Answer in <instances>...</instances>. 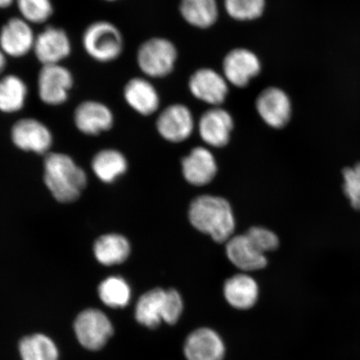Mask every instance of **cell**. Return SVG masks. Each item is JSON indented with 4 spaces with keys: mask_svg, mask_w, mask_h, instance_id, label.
Masks as SVG:
<instances>
[{
    "mask_svg": "<svg viewBox=\"0 0 360 360\" xmlns=\"http://www.w3.org/2000/svg\"><path fill=\"white\" fill-rule=\"evenodd\" d=\"M13 143L25 151L45 154L51 148L53 136L51 130L41 121L34 118L18 120L11 129Z\"/></svg>",
    "mask_w": 360,
    "mask_h": 360,
    "instance_id": "cell-13",
    "label": "cell"
},
{
    "mask_svg": "<svg viewBox=\"0 0 360 360\" xmlns=\"http://www.w3.org/2000/svg\"><path fill=\"white\" fill-rule=\"evenodd\" d=\"M71 51L70 39L64 30L47 26L36 35L33 52L42 66L60 65Z\"/></svg>",
    "mask_w": 360,
    "mask_h": 360,
    "instance_id": "cell-9",
    "label": "cell"
},
{
    "mask_svg": "<svg viewBox=\"0 0 360 360\" xmlns=\"http://www.w3.org/2000/svg\"><path fill=\"white\" fill-rule=\"evenodd\" d=\"M74 85V76L61 65H43L38 75V94L45 105H64Z\"/></svg>",
    "mask_w": 360,
    "mask_h": 360,
    "instance_id": "cell-6",
    "label": "cell"
},
{
    "mask_svg": "<svg viewBox=\"0 0 360 360\" xmlns=\"http://www.w3.org/2000/svg\"><path fill=\"white\" fill-rule=\"evenodd\" d=\"M184 300L176 290H166L164 323L175 326L179 321L184 312Z\"/></svg>",
    "mask_w": 360,
    "mask_h": 360,
    "instance_id": "cell-32",
    "label": "cell"
},
{
    "mask_svg": "<svg viewBox=\"0 0 360 360\" xmlns=\"http://www.w3.org/2000/svg\"><path fill=\"white\" fill-rule=\"evenodd\" d=\"M178 51L170 40L155 37L146 40L137 51V64L148 77L164 78L173 71Z\"/></svg>",
    "mask_w": 360,
    "mask_h": 360,
    "instance_id": "cell-4",
    "label": "cell"
},
{
    "mask_svg": "<svg viewBox=\"0 0 360 360\" xmlns=\"http://www.w3.org/2000/svg\"><path fill=\"white\" fill-rule=\"evenodd\" d=\"M179 11L188 25L199 29L210 28L219 17L216 0H180Z\"/></svg>",
    "mask_w": 360,
    "mask_h": 360,
    "instance_id": "cell-22",
    "label": "cell"
},
{
    "mask_svg": "<svg viewBox=\"0 0 360 360\" xmlns=\"http://www.w3.org/2000/svg\"><path fill=\"white\" fill-rule=\"evenodd\" d=\"M166 290L155 288L143 294L135 306L134 317L139 325L155 330L164 323Z\"/></svg>",
    "mask_w": 360,
    "mask_h": 360,
    "instance_id": "cell-21",
    "label": "cell"
},
{
    "mask_svg": "<svg viewBox=\"0 0 360 360\" xmlns=\"http://www.w3.org/2000/svg\"><path fill=\"white\" fill-rule=\"evenodd\" d=\"M188 219L193 228L217 243L227 242L236 229L231 206L221 197L202 195L196 198L188 210Z\"/></svg>",
    "mask_w": 360,
    "mask_h": 360,
    "instance_id": "cell-1",
    "label": "cell"
},
{
    "mask_svg": "<svg viewBox=\"0 0 360 360\" xmlns=\"http://www.w3.org/2000/svg\"><path fill=\"white\" fill-rule=\"evenodd\" d=\"M223 75L229 84L245 88L261 72V62L253 51L236 48L224 58Z\"/></svg>",
    "mask_w": 360,
    "mask_h": 360,
    "instance_id": "cell-10",
    "label": "cell"
},
{
    "mask_svg": "<svg viewBox=\"0 0 360 360\" xmlns=\"http://www.w3.org/2000/svg\"><path fill=\"white\" fill-rule=\"evenodd\" d=\"M124 98L130 108L143 116H150L159 110L160 98L157 89L147 79H129L124 88Z\"/></svg>",
    "mask_w": 360,
    "mask_h": 360,
    "instance_id": "cell-18",
    "label": "cell"
},
{
    "mask_svg": "<svg viewBox=\"0 0 360 360\" xmlns=\"http://www.w3.org/2000/svg\"><path fill=\"white\" fill-rule=\"evenodd\" d=\"M74 121L80 132L87 135H98L112 127L115 117L105 103L86 101L76 107Z\"/></svg>",
    "mask_w": 360,
    "mask_h": 360,
    "instance_id": "cell-16",
    "label": "cell"
},
{
    "mask_svg": "<svg viewBox=\"0 0 360 360\" xmlns=\"http://www.w3.org/2000/svg\"><path fill=\"white\" fill-rule=\"evenodd\" d=\"M231 112L219 106L211 108L202 115L199 121V132L206 145L222 148L228 145L233 129Z\"/></svg>",
    "mask_w": 360,
    "mask_h": 360,
    "instance_id": "cell-15",
    "label": "cell"
},
{
    "mask_svg": "<svg viewBox=\"0 0 360 360\" xmlns=\"http://www.w3.org/2000/svg\"><path fill=\"white\" fill-rule=\"evenodd\" d=\"M22 19L30 24L41 25L53 15L51 0H16Z\"/></svg>",
    "mask_w": 360,
    "mask_h": 360,
    "instance_id": "cell-29",
    "label": "cell"
},
{
    "mask_svg": "<svg viewBox=\"0 0 360 360\" xmlns=\"http://www.w3.org/2000/svg\"><path fill=\"white\" fill-rule=\"evenodd\" d=\"M188 89L197 100L217 107L226 100L229 83L219 72L210 68H202L191 76Z\"/></svg>",
    "mask_w": 360,
    "mask_h": 360,
    "instance_id": "cell-12",
    "label": "cell"
},
{
    "mask_svg": "<svg viewBox=\"0 0 360 360\" xmlns=\"http://www.w3.org/2000/svg\"><path fill=\"white\" fill-rule=\"evenodd\" d=\"M7 65V60L6 53H4L1 49H0V75L4 73V71L6 70V68Z\"/></svg>",
    "mask_w": 360,
    "mask_h": 360,
    "instance_id": "cell-33",
    "label": "cell"
},
{
    "mask_svg": "<svg viewBox=\"0 0 360 360\" xmlns=\"http://www.w3.org/2000/svg\"><path fill=\"white\" fill-rule=\"evenodd\" d=\"M217 169L212 153L204 147L193 148L182 160L184 177L195 186H204L212 181Z\"/></svg>",
    "mask_w": 360,
    "mask_h": 360,
    "instance_id": "cell-17",
    "label": "cell"
},
{
    "mask_svg": "<svg viewBox=\"0 0 360 360\" xmlns=\"http://www.w3.org/2000/svg\"><path fill=\"white\" fill-rule=\"evenodd\" d=\"M226 302L238 310H249L258 302L259 289L255 278L238 274L225 281L223 289Z\"/></svg>",
    "mask_w": 360,
    "mask_h": 360,
    "instance_id": "cell-19",
    "label": "cell"
},
{
    "mask_svg": "<svg viewBox=\"0 0 360 360\" xmlns=\"http://www.w3.org/2000/svg\"><path fill=\"white\" fill-rule=\"evenodd\" d=\"M226 243L228 259L242 271H255L266 266L268 261L265 255L255 249L245 233L232 236Z\"/></svg>",
    "mask_w": 360,
    "mask_h": 360,
    "instance_id": "cell-20",
    "label": "cell"
},
{
    "mask_svg": "<svg viewBox=\"0 0 360 360\" xmlns=\"http://www.w3.org/2000/svg\"><path fill=\"white\" fill-rule=\"evenodd\" d=\"M105 1H108V2H115V1H117V0H105Z\"/></svg>",
    "mask_w": 360,
    "mask_h": 360,
    "instance_id": "cell-35",
    "label": "cell"
},
{
    "mask_svg": "<svg viewBox=\"0 0 360 360\" xmlns=\"http://www.w3.org/2000/svg\"><path fill=\"white\" fill-rule=\"evenodd\" d=\"M79 344L89 350L105 347L114 334V328L107 315L97 309H88L79 313L74 325Z\"/></svg>",
    "mask_w": 360,
    "mask_h": 360,
    "instance_id": "cell-5",
    "label": "cell"
},
{
    "mask_svg": "<svg viewBox=\"0 0 360 360\" xmlns=\"http://www.w3.org/2000/svg\"><path fill=\"white\" fill-rule=\"evenodd\" d=\"M28 94V86L19 76H3L0 78V112L13 114L22 110Z\"/></svg>",
    "mask_w": 360,
    "mask_h": 360,
    "instance_id": "cell-23",
    "label": "cell"
},
{
    "mask_svg": "<svg viewBox=\"0 0 360 360\" xmlns=\"http://www.w3.org/2000/svg\"><path fill=\"white\" fill-rule=\"evenodd\" d=\"M98 262L106 266L124 262L130 254V245L125 237L110 233L98 238L94 247Z\"/></svg>",
    "mask_w": 360,
    "mask_h": 360,
    "instance_id": "cell-24",
    "label": "cell"
},
{
    "mask_svg": "<svg viewBox=\"0 0 360 360\" xmlns=\"http://www.w3.org/2000/svg\"><path fill=\"white\" fill-rule=\"evenodd\" d=\"M125 157L115 150H105L94 156L92 163L94 172L97 177L105 183L115 181L117 177L127 169Z\"/></svg>",
    "mask_w": 360,
    "mask_h": 360,
    "instance_id": "cell-25",
    "label": "cell"
},
{
    "mask_svg": "<svg viewBox=\"0 0 360 360\" xmlns=\"http://www.w3.org/2000/svg\"><path fill=\"white\" fill-rule=\"evenodd\" d=\"M225 11L232 19L251 21L262 16L265 0H224Z\"/></svg>",
    "mask_w": 360,
    "mask_h": 360,
    "instance_id": "cell-28",
    "label": "cell"
},
{
    "mask_svg": "<svg viewBox=\"0 0 360 360\" xmlns=\"http://www.w3.org/2000/svg\"><path fill=\"white\" fill-rule=\"evenodd\" d=\"M44 182L58 202H71L79 199L87 177L69 155L51 153L44 159Z\"/></svg>",
    "mask_w": 360,
    "mask_h": 360,
    "instance_id": "cell-2",
    "label": "cell"
},
{
    "mask_svg": "<svg viewBox=\"0 0 360 360\" xmlns=\"http://www.w3.org/2000/svg\"><path fill=\"white\" fill-rule=\"evenodd\" d=\"M36 35L30 22L13 17L0 30V49L6 56L24 57L33 51Z\"/></svg>",
    "mask_w": 360,
    "mask_h": 360,
    "instance_id": "cell-14",
    "label": "cell"
},
{
    "mask_svg": "<svg viewBox=\"0 0 360 360\" xmlns=\"http://www.w3.org/2000/svg\"><path fill=\"white\" fill-rule=\"evenodd\" d=\"M16 0H0V8H10Z\"/></svg>",
    "mask_w": 360,
    "mask_h": 360,
    "instance_id": "cell-34",
    "label": "cell"
},
{
    "mask_svg": "<svg viewBox=\"0 0 360 360\" xmlns=\"http://www.w3.org/2000/svg\"><path fill=\"white\" fill-rule=\"evenodd\" d=\"M245 236L255 249L264 255L266 252L276 250L280 245V240L278 236L268 229L252 227L248 231Z\"/></svg>",
    "mask_w": 360,
    "mask_h": 360,
    "instance_id": "cell-31",
    "label": "cell"
},
{
    "mask_svg": "<svg viewBox=\"0 0 360 360\" xmlns=\"http://www.w3.org/2000/svg\"><path fill=\"white\" fill-rule=\"evenodd\" d=\"M85 52L94 60L110 63L117 60L124 51V38L120 30L106 20L92 22L82 36Z\"/></svg>",
    "mask_w": 360,
    "mask_h": 360,
    "instance_id": "cell-3",
    "label": "cell"
},
{
    "mask_svg": "<svg viewBox=\"0 0 360 360\" xmlns=\"http://www.w3.org/2000/svg\"><path fill=\"white\" fill-rule=\"evenodd\" d=\"M343 191L353 209L360 211V162L342 171Z\"/></svg>",
    "mask_w": 360,
    "mask_h": 360,
    "instance_id": "cell-30",
    "label": "cell"
},
{
    "mask_svg": "<svg viewBox=\"0 0 360 360\" xmlns=\"http://www.w3.org/2000/svg\"><path fill=\"white\" fill-rule=\"evenodd\" d=\"M226 345L221 335L210 327H199L187 335L183 344L186 360H224Z\"/></svg>",
    "mask_w": 360,
    "mask_h": 360,
    "instance_id": "cell-7",
    "label": "cell"
},
{
    "mask_svg": "<svg viewBox=\"0 0 360 360\" xmlns=\"http://www.w3.org/2000/svg\"><path fill=\"white\" fill-rule=\"evenodd\" d=\"M255 108L260 118L273 129L285 127L291 119L290 98L278 87L271 86L261 91L256 98Z\"/></svg>",
    "mask_w": 360,
    "mask_h": 360,
    "instance_id": "cell-8",
    "label": "cell"
},
{
    "mask_svg": "<svg viewBox=\"0 0 360 360\" xmlns=\"http://www.w3.org/2000/svg\"><path fill=\"white\" fill-rule=\"evenodd\" d=\"M98 296L103 304L112 309L127 306L131 300V290L123 278L112 276L98 286Z\"/></svg>",
    "mask_w": 360,
    "mask_h": 360,
    "instance_id": "cell-27",
    "label": "cell"
},
{
    "mask_svg": "<svg viewBox=\"0 0 360 360\" xmlns=\"http://www.w3.org/2000/svg\"><path fill=\"white\" fill-rule=\"evenodd\" d=\"M19 349L22 360H58L55 342L43 334L22 338Z\"/></svg>",
    "mask_w": 360,
    "mask_h": 360,
    "instance_id": "cell-26",
    "label": "cell"
},
{
    "mask_svg": "<svg viewBox=\"0 0 360 360\" xmlns=\"http://www.w3.org/2000/svg\"><path fill=\"white\" fill-rule=\"evenodd\" d=\"M156 128L165 141L180 143L190 138L195 128V120L188 106L174 103L160 112Z\"/></svg>",
    "mask_w": 360,
    "mask_h": 360,
    "instance_id": "cell-11",
    "label": "cell"
}]
</instances>
